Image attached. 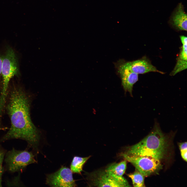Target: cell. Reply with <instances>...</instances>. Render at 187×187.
Listing matches in <instances>:
<instances>
[{
  "label": "cell",
  "mask_w": 187,
  "mask_h": 187,
  "mask_svg": "<svg viewBox=\"0 0 187 187\" xmlns=\"http://www.w3.org/2000/svg\"><path fill=\"white\" fill-rule=\"evenodd\" d=\"M31 100L21 87L14 85L10 92L7 110L11 125L1 139H12L25 141L29 146L36 149L40 139L39 131L33 124L30 115Z\"/></svg>",
  "instance_id": "obj_1"
},
{
  "label": "cell",
  "mask_w": 187,
  "mask_h": 187,
  "mask_svg": "<svg viewBox=\"0 0 187 187\" xmlns=\"http://www.w3.org/2000/svg\"><path fill=\"white\" fill-rule=\"evenodd\" d=\"M168 137L156 123L150 133L139 143L128 148L123 153L129 156H145L161 160L167 153Z\"/></svg>",
  "instance_id": "obj_2"
},
{
  "label": "cell",
  "mask_w": 187,
  "mask_h": 187,
  "mask_svg": "<svg viewBox=\"0 0 187 187\" xmlns=\"http://www.w3.org/2000/svg\"><path fill=\"white\" fill-rule=\"evenodd\" d=\"M2 58L1 76L2 86L0 96V113L3 112L5 107L10 81L14 77L18 75L19 73L17 57L12 48L8 46Z\"/></svg>",
  "instance_id": "obj_3"
},
{
  "label": "cell",
  "mask_w": 187,
  "mask_h": 187,
  "mask_svg": "<svg viewBox=\"0 0 187 187\" xmlns=\"http://www.w3.org/2000/svg\"><path fill=\"white\" fill-rule=\"evenodd\" d=\"M5 161L7 169L11 172L19 171L29 164L37 162L32 152L14 148L6 153Z\"/></svg>",
  "instance_id": "obj_4"
},
{
  "label": "cell",
  "mask_w": 187,
  "mask_h": 187,
  "mask_svg": "<svg viewBox=\"0 0 187 187\" xmlns=\"http://www.w3.org/2000/svg\"><path fill=\"white\" fill-rule=\"evenodd\" d=\"M121 156L131 163L144 176H149L161 168L160 160L145 156H129L123 153Z\"/></svg>",
  "instance_id": "obj_5"
},
{
  "label": "cell",
  "mask_w": 187,
  "mask_h": 187,
  "mask_svg": "<svg viewBox=\"0 0 187 187\" xmlns=\"http://www.w3.org/2000/svg\"><path fill=\"white\" fill-rule=\"evenodd\" d=\"M72 172L69 168L62 166L54 173L47 175L46 184L52 187H76Z\"/></svg>",
  "instance_id": "obj_6"
},
{
  "label": "cell",
  "mask_w": 187,
  "mask_h": 187,
  "mask_svg": "<svg viewBox=\"0 0 187 187\" xmlns=\"http://www.w3.org/2000/svg\"><path fill=\"white\" fill-rule=\"evenodd\" d=\"M90 181L93 186L98 187H129L128 184L118 181L105 171H100L91 174Z\"/></svg>",
  "instance_id": "obj_7"
},
{
  "label": "cell",
  "mask_w": 187,
  "mask_h": 187,
  "mask_svg": "<svg viewBox=\"0 0 187 187\" xmlns=\"http://www.w3.org/2000/svg\"><path fill=\"white\" fill-rule=\"evenodd\" d=\"M117 68L121 78L122 84L125 92H128L131 96L134 84L138 81V74L132 72L125 64L120 62Z\"/></svg>",
  "instance_id": "obj_8"
},
{
  "label": "cell",
  "mask_w": 187,
  "mask_h": 187,
  "mask_svg": "<svg viewBox=\"0 0 187 187\" xmlns=\"http://www.w3.org/2000/svg\"><path fill=\"white\" fill-rule=\"evenodd\" d=\"M187 17L183 5L181 3H180L172 13L169 23L177 30L187 31Z\"/></svg>",
  "instance_id": "obj_9"
},
{
  "label": "cell",
  "mask_w": 187,
  "mask_h": 187,
  "mask_svg": "<svg viewBox=\"0 0 187 187\" xmlns=\"http://www.w3.org/2000/svg\"><path fill=\"white\" fill-rule=\"evenodd\" d=\"M125 63L132 72L138 74L151 72L163 73V72L158 70L149 61L145 58L125 62Z\"/></svg>",
  "instance_id": "obj_10"
},
{
  "label": "cell",
  "mask_w": 187,
  "mask_h": 187,
  "mask_svg": "<svg viewBox=\"0 0 187 187\" xmlns=\"http://www.w3.org/2000/svg\"><path fill=\"white\" fill-rule=\"evenodd\" d=\"M127 161L124 159L118 163H114L107 167L105 171L117 180L129 184L123 177L126 168Z\"/></svg>",
  "instance_id": "obj_11"
},
{
  "label": "cell",
  "mask_w": 187,
  "mask_h": 187,
  "mask_svg": "<svg viewBox=\"0 0 187 187\" xmlns=\"http://www.w3.org/2000/svg\"><path fill=\"white\" fill-rule=\"evenodd\" d=\"M90 157V156L85 157L75 156L70 165V169L72 173H81L84 165Z\"/></svg>",
  "instance_id": "obj_12"
},
{
  "label": "cell",
  "mask_w": 187,
  "mask_h": 187,
  "mask_svg": "<svg viewBox=\"0 0 187 187\" xmlns=\"http://www.w3.org/2000/svg\"><path fill=\"white\" fill-rule=\"evenodd\" d=\"M132 173L128 175L131 179L133 186L141 187L144 186V177L143 175L137 170Z\"/></svg>",
  "instance_id": "obj_13"
},
{
  "label": "cell",
  "mask_w": 187,
  "mask_h": 187,
  "mask_svg": "<svg viewBox=\"0 0 187 187\" xmlns=\"http://www.w3.org/2000/svg\"><path fill=\"white\" fill-rule=\"evenodd\" d=\"M180 38L182 45L178 58L187 61V37L182 35L180 36Z\"/></svg>",
  "instance_id": "obj_14"
},
{
  "label": "cell",
  "mask_w": 187,
  "mask_h": 187,
  "mask_svg": "<svg viewBox=\"0 0 187 187\" xmlns=\"http://www.w3.org/2000/svg\"><path fill=\"white\" fill-rule=\"evenodd\" d=\"M187 61L180 59L178 58L176 65L170 75H174L177 73L187 68Z\"/></svg>",
  "instance_id": "obj_15"
},
{
  "label": "cell",
  "mask_w": 187,
  "mask_h": 187,
  "mask_svg": "<svg viewBox=\"0 0 187 187\" xmlns=\"http://www.w3.org/2000/svg\"><path fill=\"white\" fill-rule=\"evenodd\" d=\"M186 142L181 143L179 144V149L180 152L187 151Z\"/></svg>",
  "instance_id": "obj_16"
},
{
  "label": "cell",
  "mask_w": 187,
  "mask_h": 187,
  "mask_svg": "<svg viewBox=\"0 0 187 187\" xmlns=\"http://www.w3.org/2000/svg\"><path fill=\"white\" fill-rule=\"evenodd\" d=\"M5 155V152L4 150L0 148V164H2Z\"/></svg>",
  "instance_id": "obj_17"
},
{
  "label": "cell",
  "mask_w": 187,
  "mask_h": 187,
  "mask_svg": "<svg viewBox=\"0 0 187 187\" xmlns=\"http://www.w3.org/2000/svg\"><path fill=\"white\" fill-rule=\"evenodd\" d=\"M3 171L2 164H0V187L2 186V178Z\"/></svg>",
  "instance_id": "obj_18"
},
{
  "label": "cell",
  "mask_w": 187,
  "mask_h": 187,
  "mask_svg": "<svg viewBox=\"0 0 187 187\" xmlns=\"http://www.w3.org/2000/svg\"><path fill=\"white\" fill-rule=\"evenodd\" d=\"M2 64V58L0 55V77L1 76V70Z\"/></svg>",
  "instance_id": "obj_19"
},
{
  "label": "cell",
  "mask_w": 187,
  "mask_h": 187,
  "mask_svg": "<svg viewBox=\"0 0 187 187\" xmlns=\"http://www.w3.org/2000/svg\"><path fill=\"white\" fill-rule=\"evenodd\" d=\"M8 129L7 127L2 126L0 125V130H4Z\"/></svg>",
  "instance_id": "obj_20"
}]
</instances>
